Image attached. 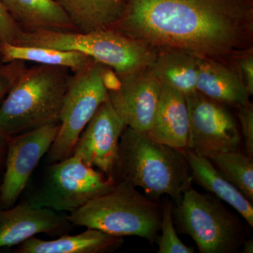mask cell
<instances>
[{
	"label": "cell",
	"mask_w": 253,
	"mask_h": 253,
	"mask_svg": "<svg viewBox=\"0 0 253 253\" xmlns=\"http://www.w3.org/2000/svg\"><path fill=\"white\" fill-rule=\"evenodd\" d=\"M114 26L165 51L223 62L251 50L253 0H127Z\"/></svg>",
	"instance_id": "1"
},
{
	"label": "cell",
	"mask_w": 253,
	"mask_h": 253,
	"mask_svg": "<svg viewBox=\"0 0 253 253\" xmlns=\"http://www.w3.org/2000/svg\"><path fill=\"white\" fill-rule=\"evenodd\" d=\"M114 180L141 188L153 200L168 195L176 204L193 183L182 150L126 126L120 139Z\"/></svg>",
	"instance_id": "2"
},
{
	"label": "cell",
	"mask_w": 253,
	"mask_h": 253,
	"mask_svg": "<svg viewBox=\"0 0 253 253\" xmlns=\"http://www.w3.org/2000/svg\"><path fill=\"white\" fill-rule=\"evenodd\" d=\"M70 78L68 68L59 66L26 68L0 106V133L9 138L59 123Z\"/></svg>",
	"instance_id": "3"
},
{
	"label": "cell",
	"mask_w": 253,
	"mask_h": 253,
	"mask_svg": "<svg viewBox=\"0 0 253 253\" xmlns=\"http://www.w3.org/2000/svg\"><path fill=\"white\" fill-rule=\"evenodd\" d=\"M67 217L73 225L119 237L138 236L153 244L161 231L162 206L131 184L117 181Z\"/></svg>",
	"instance_id": "4"
},
{
	"label": "cell",
	"mask_w": 253,
	"mask_h": 253,
	"mask_svg": "<svg viewBox=\"0 0 253 253\" xmlns=\"http://www.w3.org/2000/svg\"><path fill=\"white\" fill-rule=\"evenodd\" d=\"M18 45L78 51L113 68L120 78L149 67L156 58L144 43L109 29L89 33L23 31Z\"/></svg>",
	"instance_id": "5"
},
{
	"label": "cell",
	"mask_w": 253,
	"mask_h": 253,
	"mask_svg": "<svg viewBox=\"0 0 253 253\" xmlns=\"http://www.w3.org/2000/svg\"><path fill=\"white\" fill-rule=\"evenodd\" d=\"M174 216L181 233L191 236L201 253H234L247 238V229L211 194L192 187L176 204Z\"/></svg>",
	"instance_id": "6"
},
{
	"label": "cell",
	"mask_w": 253,
	"mask_h": 253,
	"mask_svg": "<svg viewBox=\"0 0 253 253\" xmlns=\"http://www.w3.org/2000/svg\"><path fill=\"white\" fill-rule=\"evenodd\" d=\"M105 66L90 58L71 76L60 113L59 131L47 153L49 163L72 155L82 131L101 105L109 99L103 79Z\"/></svg>",
	"instance_id": "7"
},
{
	"label": "cell",
	"mask_w": 253,
	"mask_h": 253,
	"mask_svg": "<svg viewBox=\"0 0 253 253\" xmlns=\"http://www.w3.org/2000/svg\"><path fill=\"white\" fill-rule=\"evenodd\" d=\"M116 183L71 155L51 163L42 185L26 201L34 207L72 212Z\"/></svg>",
	"instance_id": "8"
},
{
	"label": "cell",
	"mask_w": 253,
	"mask_h": 253,
	"mask_svg": "<svg viewBox=\"0 0 253 253\" xmlns=\"http://www.w3.org/2000/svg\"><path fill=\"white\" fill-rule=\"evenodd\" d=\"M185 97L189 121L186 149L208 158L241 149L242 138L239 126L222 104L197 91Z\"/></svg>",
	"instance_id": "9"
},
{
	"label": "cell",
	"mask_w": 253,
	"mask_h": 253,
	"mask_svg": "<svg viewBox=\"0 0 253 253\" xmlns=\"http://www.w3.org/2000/svg\"><path fill=\"white\" fill-rule=\"evenodd\" d=\"M59 123H51L7 139L5 172L0 186L2 209L14 206L43 156L57 135Z\"/></svg>",
	"instance_id": "10"
},
{
	"label": "cell",
	"mask_w": 253,
	"mask_h": 253,
	"mask_svg": "<svg viewBox=\"0 0 253 253\" xmlns=\"http://www.w3.org/2000/svg\"><path fill=\"white\" fill-rule=\"evenodd\" d=\"M126 127L108 99L101 105L82 131L72 155L115 181L120 139Z\"/></svg>",
	"instance_id": "11"
},
{
	"label": "cell",
	"mask_w": 253,
	"mask_h": 253,
	"mask_svg": "<svg viewBox=\"0 0 253 253\" xmlns=\"http://www.w3.org/2000/svg\"><path fill=\"white\" fill-rule=\"evenodd\" d=\"M120 79L121 86L109 91L113 108L126 126L148 134L159 103L161 82L150 66Z\"/></svg>",
	"instance_id": "12"
},
{
	"label": "cell",
	"mask_w": 253,
	"mask_h": 253,
	"mask_svg": "<svg viewBox=\"0 0 253 253\" xmlns=\"http://www.w3.org/2000/svg\"><path fill=\"white\" fill-rule=\"evenodd\" d=\"M71 223L49 208L34 207L27 201L0 211V249L20 245L39 234H61Z\"/></svg>",
	"instance_id": "13"
},
{
	"label": "cell",
	"mask_w": 253,
	"mask_h": 253,
	"mask_svg": "<svg viewBox=\"0 0 253 253\" xmlns=\"http://www.w3.org/2000/svg\"><path fill=\"white\" fill-rule=\"evenodd\" d=\"M148 134L171 147L186 149L189 134V113L182 93L161 83L157 111Z\"/></svg>",
	"instance_id": "14"
},
{
	"label": "cell",
	"mask_w": 253,
	"mask_h": 253,
	"mask_svg": "<svg viewBox=\"0 0 253 253\" xmlns=\"http://www.w3.org/2000/svg\"><path fill=\"white\" fill-rule=\"evenodd\" d=\"M196 90L213 101L238 108L250 102L251 94L239 72L214 59L198 58Z\"/></svg>",
	"instance_id": "15"
},
{
	"label": "cell",
	"mask_w": 253,
	"mask_h": 253,
	"mask_svg": "<svg viewBox=\"0 0 253 253\" xmlns=\"http://www.w3.org/2000/svg\"><path fill=\"white\" fill-rule=\"evenodd\" d=\"M182 151L189 164L193 181L234 208L250 227L253 228V203L229 182L208 158L188 149Z\"/></svg>",
	"instance_id": "16"
},
{
	"label": "cell",
	"mask_w": 253,
	"mask_h": 253,
	"mask_svg": "<svg viewBox=\"0 0 253 253\" xmlns=\"http://www.w3.org/2000/svg\"><path fill=\"white\" fill-rule=\"evenodd\" d=\"M24 31L78 32L56 0H0Z\"/></svg>",
	"instance_id": "17"
},
{
	"label": "cell",
	"mask_w": 253,
	"mask_h": 253,
	"mask_svg": "<svg viewBox=\"0 0 253 253\" xmlns=\"http://www.w3.org/2000/svg\"><path fill=\"white\" fill-rule=\"evenodd\" d=\"M123 237L87 229L76 235H64L51 241L32 237L20 244L18 253H104L122 246Z\"/></svg>",
	"instance_id": "18"
},
{
	"label": "cell",
	"mask_w": 253,
	"mask_h": 253,
	"mask_svg": "<svg viewBox=\"0 0 253 253\" xmlns=\"http://www.w3.org/2000/svg\"><path fill=\"white\" fill-rule=\"evenodd\" d=\"M78 32L109 29L122 17L123 0H56Z\"/></svg>",
	"instance_id": "19"
},
{
	"label": "cell",
	"mask_w": 253,
	"mask_h": 253,
	"mask_svg": "<svg viewBox=\"0 0 253 253\" xmlns=\"http://www.w3.org/2000/svg\"><path fill=\"white\" fill-rule=\"evenodd\" d=\"M151 70L161 83L180 91L184 96L196 91L198 58L175 50H166L156 56Z\"/></svg>",
	"instance_id": "20"
},
{
	"label": "cell",
	"mask_w": 253,
	"mask_h": 253,
	"mask_svg": "<svg viewBox=\"0 0 253 253\" xmlns=\"http://www.w3.org/2000/svg\"><path fill=\"white\" fill-rule=\"evenodd\" d=\"M0 53L4 62L28 61L40 65L59 66L79 71L90 58L83 53L43 47V46L16 45L9 43H0Z\"/></svg>",
	"instance_id": "21"
},
{
	"label": "cell",
	"mask_w": 253,
	"mask_h": 253,
	"mask_svg": "<svg viewBox=\"0 0 253 253\" xmlns=\"http://www.w3.org/2000/svg\"><path fill=\"white\" fill-rule=\"evenodd\" d=\"M217 170L253 201V161L244 151L239 149L212 155L208 158Z\"/></svg>",
	"instance_id": "22"
},
{
	"label": "cell",
	"mask_w": 253,
	"mask_h": 253,
	"mask_svg": "<svg viewBox=\"0 0 253 253\" xmlns=\"http://www.w3.org/2000/svg\"><path fill=\"white\" fill-rule=\"evenodd\" d=\"M161 236L158 240V253H194L193 248L186 246L179 239L173 222L172 206L165 201L162 206Z\"/></svg>",
	"instance_id": "23"
},
{
	"label": "cell",
	"mask_w": 253,
	"mask_h": 253,
	"mask_svg": "<svg viewBox=\"0 0 253 253\" xmlns=\"http://www.w3.org/2000/svg\"><path fill=\"white\" fill-rule=\"evenodd\" d=\"M23 32L0 1V43L18 45Z\"/></svg>",
	"instance_id": "24"
},
{
	"label": "cell",
	"mask_w": 253,
	"mask_h": 253,
	"mask_svg": "<svg viewBox=\"0 0 253 253\" xmlns=\"http://www.w3.org/2000/svg\"><path fill=\"white\" fill-rule=\"evenodd\" d=\"M238 116L241 126V138L244 140V152L253 156V106L251 103L239 107Z\"/></svg>",
	"instance_id": "25"
},
{
	"label": "cell",
	"mask_w": 253,
	"mask_h": 253,
	"mask_svg": "<svg viewBox=\"0 0 253 253\" xmlns=\"http://www.w3.org/2000/svg\"><path fill=\"white\" fill-rule=\"evenodd\" d=\"M8 63L6 66L0 68V101L6 96L17 81L20 75L26 68L21 61Z\"/></svg>",
	"instance_id": "26"
},
{
	"label": "cell",
	"mask_w": 253,
	"mask_h": 253,
	"mask_svg": "<svg viewBox=\"0 0 253 253\" xmlns=\"http://www.w3.org/2000/svg\"><path fill=\"white\" fill-rule=\"evenodd\" d=\"M240 76L250 94H253V51L239 57Z\"/></svg>",
	"instance_id": "27"
},
{
	"label": "cell",
	"mask_w": 253,
	"mask_h": 253,
	"mask_svg": "<svg viewBox=\"0 0 253 253\" xmlns=\"http://www.w3.org/2000/svg\"><path fill=\"white\" fill-rule=\"evenodd\" d=\"M7 139L8 137L0 133V166H1L3 161H4L5 156H6Z\"/></svg>",
	"instance_id": "28"
},
{
	"label": "cell",
	"mask_w": 253,
	"mask_h": 253,
	"mask_svg": "<svg viewBox=\"0 0 253 253\" xmlns=\"http://www.w3.org/2000/svg\"><path fill=\"white\" fill-rule=\"evenodd\" d=\"M244 253H253V240L252 239L246 240L242 245Z\"/></svg>",
	"instance_id": "29"
}]
</instances>
